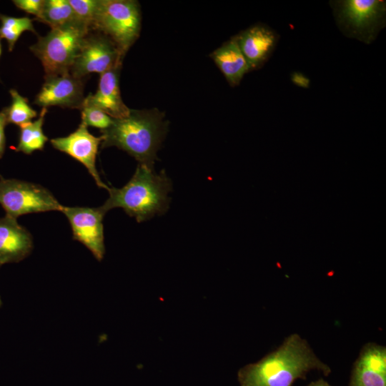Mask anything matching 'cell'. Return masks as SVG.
<instances>
[{
    "label": "cell",
    "mask_w": 386,
    "mask_h": 386,
    "mask_svg": "<svg viewBox=\"0 0 386 386\" xmlns=\"http://www.w3.org/2000/svg\"><path fill=\"white\" fill-rule=\"evenodd\" d=\"M9 93L11 103L9 107L5 108L7 123L20 127L31 122L37 116V112L29 105L28 99L14 89H11Z\"/></svg>",
    "instance_id": "cell-20"
},
{
    "label": "cell",
    "mask_w": 386,
    "mask_h": 386,
    "mask_svg": "<svg viewBox=\"0 0 386 386\" xmlns=\"http://www.w3.org/2000/svg\"><path fill=\"white\" fill-rule=\"evenodd\" d=\"M1 51H2V49H1V38H0V57L1 55Z\"/></svg>",
    "instance_id": "cell-27"
},
{
    "label": "cell",
    "mask_w": 386,
    "mask_h": 386,
    "mask_svg": "<svg viewBox=\"0 0 386 386\" xmlns=\"http://www.w3.org/2000/svg\"><path fill=\"white\" fill-rule=\"evenodd\" d=\"M90 30L79 22L53 28L39 37L30 50L41 61L45 76L70 72L86 36Z\"/></svg>",
    "instance_id": "cell-4"
},
{
    "label": "cell",
    "mask_w": 386,
    "mask_h": 386,
    "mask_svg": "<svg viewBox=\"0 0 386 386\" xmlns=\"http://www.w3.org/2000/svg\"><path fill=\"white\" fill-rule=\"evenodd\" d=\"M249 69H257L268 60L277 44V34L264 24H257L235 36Z\"/></svg>",
    "instance_id": "cell-13"
},
{
    "label": "cell",
    "mask_w": 386,
    "mask_h": 386,
    "mask_svg": "<svg viewBox=\"0 0 386 386\" xmlns=\"http://www.w3.org/2000/svg\"><path fill=\"white\" fill-rule=\"evenodd\" d=\"M80 110L81 122L87 127L91 126L104 130L109 128L113 122V118L97 107L82 105Z\"/></svg>",
    "instance_id": "cell-22"
},
{
    "label": "cell",
    "mask_w": 386,
    "mask_h": 386,
    "mask_svg": "<svg viewBox=\"0 0 386 386\" xmlns=\"http://www.w3.org/2000/svg\"><path fill=\"white\" fill-rule=\"evenodd\" d=\"M124 56L114 43L104 34L90 31L70 69L72 76L83 79L91 73L100 74L122 66Z\"/></svg>",
    "instance_id": "cell-8"
},
{
    "label": "cell",
    "mask_w": 386,
    "mask_h": 386,
    "mask_svg": "<svg viewBox=\"0 0 386 386\" xmlns=\"http://www.w3.org/2000/svg\"><path fill=\"white\" fill-rule=\"evenodd\" d=\"M167 130L168 123L163 112L156 109H131L127 117L113 119L109 128L100 130L101 146L117 147L135 158L139 164L153 168Z\"/></svg>",
    "instance_id": "cell-2"
},
{
    "label": "cell",
    "mask_w": 386,
    "mask_h": 386,
    "mask_svg": "<svg viewBox=\"0 0 386 386\" xmlns=\"http://www.w3.org/2000/svg\"><path fill=\"white\" fill-rule=\"evenodd\" d=\"M171 190V180L164 170L157 174L153 168L139 164L124 187L109 188V197L100 207L105 213L116 207L122 208L129 216L142 222L166 212Z\"/></svg>",
    "instance_id": "cell-3"
},
{
    "label": "cell",
    "mask_w": 386,
    "mask_h": 386,
    "mask_svg": "<svg viewBox=\"0 0 386 386\" xmlns=\"http://www.w3.org/2000/svg\"><path fill=\"white\" fill-rule=\"evenodd\" d=\"M2 305V301H1V296H0V307H1Z\"/></svg>",
    "instance_id": "cell-28"
},
{
    "label": "cell",
    "mask_w": 386,
    "mask_h": 386,
    "mask_svg": "<svg viewBox=\"0 0 386 386\" xmlns=\"http://www.w3.org/2000/svg\"><path fill=\"white\" fill-rule=\"evenodd\" d=\"M291 81L297 86L308 89L310 86V79L300 71H293L290 76Z\"/></svg>",
    "instance_id": "cell-25"
},
{
    "label": "cell",
    "mask_w": 386,
    "mask_h": 386,
    "mask_svg": "<svg viewBox=\"0 0 386 386\" xmlns=\"http://www.w3.org/2000/svg\"><path fill=\"white\" fill-rule=\"evenodd\" d=\"M0 204L6 215L17 218L29 213L61 211L63 206L45 187L15 179H0Z\"/></svg>",
    "instance_id": "cell-7"
},
{
    "label": "cell",
    "mask_w": 386,
    "mask_h": 386,
    "mask_svg": "<svg viewBox=\"0 0 386 386\" xmlns=\"http://www.w3.org/2000/svg\"><path fill=\"white\" fill-rule=\"evenodd\" d=\"M313 370L325 375L331 372L308 342L298 334H292L258 362L242 367L238 380L241 386H292L296 380L305 379Z\"/></svg>",
    "instance_id": "cell-1"
},
{
    "label": "cell",
    "mask_w": 386,
    "mask_h": 386,
    "mask_svg": "<svg viewBox=\"0 0 386 386\" xmlns=\"http://www.w3.org/2000/svg\"><path fill=\"white\" fill-rule=\"evenodd\" d=\"M35 19L51 29L78 21L68 0H44L41 14Z\"/></svg>",
    "instance_id": "cell-18"
},
{
    "label": "cell",
    "mask_w": 386,
    "mask_h": 386,
    "mask_svg": "<svg viewBox=\"0 0 386 386\" xmlns=\"http://www.w3.org/2000/svg\"><path fill=\"white\" fill-rule=\"evenodd\" d=\"M33 239L30 232L16 218H0V265L19 262L31 252Z\"/></svg>",
    "instance_id": "cell-15"
},
{
    "label": "cell",
    "mask_w": 386,
    "mask_h": 386,
    "mask_svg": "<svg viewBox=\"0 0 386 386\" xmlns=\"http://www.w3.org/2000/svg\"><path fill=\"white\" fill-rule=\"evenodd\" d=\"M349 386H386V348L365 344L354 363Z\"/></svg>",
    "instance_id": "cell-12"
},
{
    "label": "cell",
    "mask_w": 386,
    "mask_h": 386,
    "mask_svg": "<svg viewBox=\"0 0 386 386\" xmlns=\"http://www.w3.org/2000/svg\"><path fill=\"white\" fill-rule=\"evenodd\" d=\"M331 3L337 26L348 37L370 44L385 25V1L342 0Z\"/></svg>",
    "instance_id": "cell-6"
},
{
    "label": "cell",
    "mask_w": 386,
    "mask_h": 386,
    "mask_svg": "<svg viewBox=\"0 0 386 386\" xmlns=\"http://www.w3.org/2000/svg\"><path fill=\"white\" fill-rule=\"evenodd\" d=\"M76 20L92 30L99 0H68Z\"/></svg>",
    "instance_id": "cell-21"
},
{
    "label": "cell",
    "mask_w": 386,
    "mask_h": 386,
    "mask_svg": "<svg viewBox=\"0 0 386 386\" xmlns=\"http://www.w3.org/2000/svg\"><path fill=\"white\" fill-rule=\"evenodd\" d=\"M210 56L231 86L238 85L250 71L235 36L214 50Z\"/></svg>",
    "instance_id": "cell-16"
},
{
    "label": "cell",
    "mask_w": 386,
    "mask_h": 386,
    "mask_svg": "<svg viewBox=\"0 0 386 386\" xmlns=\"http://www.w3.org/2000/svg\"><path fill=\"white\" fill-rule=\"evenodd\" d=\"M14 4L19 9L38 18L41 14L44 0H14Z\"/></svg>",
    "instance_id": "cell-23"
},
{
    "label": "cell",
    "mask_w": 386,
    "mask_h": 386,
    "mask_svg": "<svg viewBox=\"0 0 386 386\" xmlns=\"http://www.w3.org/2000/svg\"><path fill=\"white\" fill-rule=\"evenodd\" d=\"M47 112L46 107H42L39 118L20 126L18 144L14 149L26 154H31L34 151L43 150L47 137L43 132L44 117Z\"/></svg>",
    "instance_id": "cell-17"
},
{
    "label": "cell",
    "mask_w": 386,
    "mask_h": 386,
    "mask_svg": "<svg viewBox=\"0 0 386 386\" xmlns=\"http://www.w3.org/2000/svg\"><path fill=\"white\" fill-rule=\"evenodd\" d=\"M141 21L137 1L99 0L91 31L110 39L124 56L139 36Z\"/></svg>",
    "instance_id": "cell-5"
},
{
    "label": "cell",
    "mask_w": 386,
    "mask_h": 386,
    "mask_svg": "<svg viewBox=\"0 0 386 386\" xmlns=\"http://www.w3.org/2000/svg\"><path fill=\"white\" fill-rule=\"evenodd\" d=\"M120 69L121 66L116 67L100 74L96 91L86 96L82 105L97 107L113 119L127 117L131 109L127 107L121 96Z\"/></svg>",
    "instance_id": "cell-14"
},
{
    "label": "cell",
    "mask_w": 386,
    "mask_h": 386,
    "mask_svg": "<svg viewBox=\"0 0 386 386\" xmlns=\"http://www.w3.org/2000/svg\"><path fill=\"white\" fill-rule=\"evenodd\" d=\"M101 142V136L97 137L91 134L83 122L68 136L51 139L54 148L69 154L82 164L96 185L109 191L110 187L102 181L96 167V159Z\"/></svg>",
    "instance_id": "cell-10"
},
{
    "label": "cell",
    "mask_w": 386,
    "mask_h": 386,
    "mask_svg": "<svg viewBox=\"0 0 386 386\" xmlns=\"http://www.w3.org/2000/svg\"><path fill=\"white\" fill-rule=\"evenodd\" d=\"M5 108L0 112V159L3 157L6 147L5 127L7 124Z\"/></svg>",
    "instance_id": "cell-24"
},
{
    "label": "cell",
    "mask_w": 386,
    "mask_h": 386,
    "mask_svg": "<svg viewBox=\"0 0 386 386\" xmlns=\"http://www.w3.org/2000/svg\"><path fill=\"white\" fill-rule=\"evenodd\" d=\"M0 38L5 39L11 51L16 41L26 31L36 34L32 20L29 17H14L0 14Z\"/></svg>",
    "instance_id": "cell-19"
},
{
    "label": "cell",
    "mask_w": 386,
    "mask_h": 386,
    "mask_svg": "<svg viewBox=\"0 0 386 386\" xmlns=\"http://www.w3.org/2000/svg\"><path fill=\"white\" fill-rule=\"evenodd\" d=\"M84 81L70 72L45 76V81L34 103L41 107L58 106L81 109L84 99Z\"/></svg>",
    "instance_id": "cell-11"
},
{
    "label": "cell",
    "mask_w": 386,
    "mask_h": 386,
    "mask_svg": "<svg viewBox=\"0 0 386 386\" xmlns=\"http://www.w3.org/2000/svg\"><path fill=\"white\" fill-rule=\"evenodd\" d=\"M68 219L73 238L83 244L99 261L105 254L103 218L101 207H64L61 211Z\"/></svg>",
    "instance_id": "cell-9"
},
{
    "label": "cell",
    "mask_w": 386,
    "mask_h": 386,
    "mask_svg": "<svg viewBox=\"0 0 386 386\" xmlns=\"http://www.w3.org/2000/svg\"><path fill=\"white\" fill-rule=\"evenodd\" d=\"M307 386H332L327 382L325 381L323 379H319L317 381L312 382Z\"/></svg>",
    "instance_id": "cell-26"
}]
</instances>
